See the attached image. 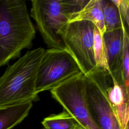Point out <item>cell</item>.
Returning <instances> with one entry per match:
<instances>
[{
    "mask_svg": "<svg viewBox=\"0 0 129 129\" xmlns=\"http://www.w3.org/2000/svg\"><path fill=\"white\" fill-rule=\"evenodd\" d=\"M35 35L23 0H0V68L30 48Z\"/></svg>",
    "mask_w": 129,
    "mask_h": 129,
    "instance_id": "cell-1",
    "label": "cell"
},
{
    "mask_svg": "<svg viewBox=\"0 0 129 129\" xmlns=\"http://www.w3.org/2000/svg\"><path fill=\"white\" fill-rule=\"evenodd\" d=\"M45 49L38 47L28 51L0 77V106L39 100L36 93L38 69Z\"/></svg>",
    "mask_w": 129,
    "mask_h": 129,
    "instance_id": "cell-2",
    "label": "cell"
},
{
    "mask_svg": "<svg viewBox=\"0 0 129 129\" xmlns=\"http://www.w3.org/2000/svg\"><path fill=\"white\" fill-rule=\"evenodd\" d=\"M88 0H33L30 16L49 48L66 49L58 32Z\"/></svg>",
    "mask_w": 129,
    "mask_h": 129,
    "instance_id": "cell-3",
    "label": "cell"
},
{
    "mask_svg": "<svg viewBox=\"0 0 129 129\" xmlns=\"http://www.w3.org/2000/svg\"><path fill=\"white\" fill-rule=\"evenodd\" d=\"M95 25L87 20L68 23L58 32L66 49L78 64L84 75L97 69L93 51Z\"/></svg>",
    "mask_w": 129,
    "mask_h": 129,
    "instance_id": "cell-4",
    "label": "cell"
},
{
    "mask_svg": "<svg viewBox=\"0 0 129 129\" xmlns=\"http://www.w3.org/2000/svg\"><path fill=\"white\" fill-rule=\"evenodd\" d=\"M82 73L80 68L66 49L45 50L39 64L36 82V93L51 90Z\"/></svg>",
    "mask_w": 129,
    "mask_h": 129,
    "instance_id": "cell-5",
    "label": "cell"
},
{
    "mask_svg": "<svg viewBox=\"0 0 129 129\" xmlns=\"http://www.w3.org/2000/svg\"><path fill=\"white\" fill-rule=\"evenodd\" d=\"M52 97L84 129H101L90 111L81 73L50 90Z\"/></svg>",
    "mask_w": 129,
    "mask_h": 129,
    "instance_id": "cell-6",
    "label": "cell"
},
{
    "mask_svg": "<svg viewBox=\"0 0 129 129\" xmlns=\"http://www.w3.org/2000/svg\"><path fill=\"white\" fill-rule=\"evenodd\" d=\"M103 39L110 78L119 84L124 85L122 76L123 43L122 26L121 28L106 31L103 35Z\"/></svg>",
    "mask_w": 129,
    "mask_h": 129,
    "instance_id": "cell-7",
    "label": "cell"
},
{
    "mask_svg": "<svg viewBox=\"0 0 129 129\" xmlns=\"http://www.w3.org/2000/svg\"><path fill=\"white\" fill-rule=\"evenodd\" d=\"M108 98L120 129L129 123V90L124 84L111 80L107 90Z\"/></svg>",
    "mask_w": 129,
    "mask_h": 129,
    "instance_id": "cell-8",
    "label": "cell"
},
{
    "mask_svg": "<svg viewBox=\"0 0 129 129\" xmlns=\"http://www.w3.org/2000/svg\"><path fill=\"white\" fill-rule=\"evenodd\" d=\"M32 101L0 106V129H12L21 123L29 114Z\"/></svg>",
    "mask_w": 129,
    "mask_h": 129,
    "instance_id": "cell-9",
    "label": "cell"
},
{
    "mask_svg": "<svg viewBox=\"0 0 129 129\" xmlns=\"http://www.w3.org/2000/svg\"><path fill=\"white\" fill-rule=\"evenodd\" d=\"M81 20H87L93 23L103 35L105 32V27L101 0H88L85 6L69 22Z\"/></svg>",
    "mask_w": 129,
    "mask_h": 129,
    "instance_id": "cell-10",
    "label": "cell"
},
{
    "mask_svg": "<svg viewBox=\"0 0 129 129\" xmlns=\"http://www.w3.org/2000/svg\"><path fill=\"white\" fill-rule=\"evenodd\" d=\"M101 2L105 32L121 28L124 23L119 9L113 0H101Z\"/></svg>",
    "mask_w": 129,
    "mask_h": 129,
    "instance_id": "cell-11",
    "label": "cell"
},
{
    "mask_svg": "<svg viewBox=\"0 0 129 129\" xmlns=\"http://www.w3.org/2000/svg\"><path fill=\"white\" fill-rule=\"evenodd\" d=\"M44 129H73L79 125L66 110L57 114H51L41 122Z\"/></svg>",
    "mask_w": 129,
    "mask_h": 129,
    "instance_id": "cell-12",
    "label": "cell"
},
{
    "mask_svg": "<svg viewBox=\"0 0 129 129\" xmlns=\"http://www.w3.org/2000/svg\"><path fill=\"white\" fill-rule=\"evenodd\" d=\"M93 51L97 68L107 72L109 74L103 35L96 26L94 29Z\"/></svg>",
    "mask_w": 129,
    "mask_h": 129,
    "instance_id": "cell-13",
    "label": "cell"
},
{
    "mask_svg": "<svg viewBox=\"0 0 129 129\" xmlns=\"http://www.w3.org/2000/svg\"><path fill=\"white\" fill-rule=\"evenodd\" d=\"M123 36V54L122 58V76L125 86L128 88L129 85V37L127 29L124 24L122 25Z\"/></svg>",
    "mask_w": 129,
    "mask_h": 129,
    "instance_id": "cell-14",
    "label": "cell"
},
{
    "mask_svg": "<svg viewBox=\"0 0 129 129\" xmlns=\"http://www.w3.org/2000/svg\"><path fill=\"white\" fill-rule=\"evenodd\" d=\"M113 2L118 7L124 25L127 29L129 24V1L113 0Z\"/></svg>",
    "mask_w": 129,
    "mask_h": 129,
    "instance_id": "cell-15",
    "label": "cell"
},
{
    "mask_svg": "<svg viewBox=\"0 0 129 129\" xmlns=\"http://www.w3.org/2000/svg\"><path fill=\"white\" fill-rule=\"evenodd\" d=\"M73 129H84L81 126H80V125H78V126H77L76 127H75Z\"/></svg>",
    "mask_w": 129,
    "mask_h": 129,
    "instance_id": "cell-16",
    "label": "cell"
},
{
    "mask_svg": "<svg viewBox=\"0 0 129 129\" xmlns=\"http://www.w3.org/2000/svg\"><path fill=\"white\" fill-rule=\"evenodd\" d=\"M123 129H129V123L127 124Z\"/></svg>",
    "mask_w": 129,
    "mask_h": 129,
    "instance_id": "cell-17",
    "label": "cell"
},
{
    "mask_svg": "<svg viewBox=\"0 0 129 129\" xmlns=\"http://www.w3.org/2000/svg\"><path fill=\"white\" fill-rule=\"evenodd\" d=\"M114 129H120V127H119V126H117V127H116L115 128H114Z\"/></svg>",
    "mask_w": 129,
    "mask_h": 129,
    "instance_id": "cell-18",
    "label": "cell"
},
{
    "mask_svg": "<svg viewBox=\"0 0 129 129\" xmlns=\"http://www.w3.org/2000/svg\"><path fill=\"white\" fill-rule=\"evenodd\" d=\"M40 129H44V128L43 127V128H40Z\"/></svg>",
    "mask_w": 129,
    "mask_h": 129,
    "instance_id": "cell-19",
    "label": "cell"
}]
</instances>
